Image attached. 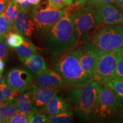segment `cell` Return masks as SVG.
Segmentation results:
<instances>
[{"label": "cell", "instance_id": "obj_10", "mask_svg": "<svg viewBox=\"0 0 123 123\" xmlns=\"http://www.w3.org/2000/svg\"><path fill=\"white\" fill-rule=\"evenodd\" d=\"M29 90L34 107L39 112L44 110L47 103L58 92V88L39 87L35 84L31 85Z\"/></svg>", "mask_w": 123, "mask_h": 123}, {"label": "cell", "instance_id": "obj_12", "mask_svg": "<svg viewBox=\"0 0 123 123\" xmlns=\"http://www.w3.org/2000/svg\"><path fill=\"white\" fill-rule=\"evenodd\" d=\"M97 10L103 24L108 25L123 24V13L113 4L106 5Z\"/></svg>", "mask_w": 123, "mask_h": 123}, {"label": "cell", "instance_id": "obj_8", "mask_svg": "<svg viewBox=\"0 0 123 123\" xmlns=\"http://www.w3.org/2000/svg\"><path fill=\"white\" fill-rule=\"evenodd\" d=\"M67 7L56 9L48 5L45 7H35L31 14L35 29L41 33H48L50 29L63 16Z\"/></svg>", "mask_w": 123, "mask_h": 123}, {"label": "cell", "instance_id": "obj_37", "mask_svg": "<svg viewBox=\"0 0 123 123\" xmlns=\"http://www.w3.org/2000/svg\"><path fill=\"white\" fill-rule=\"evenodd\" d=\"M88 0H73V3L74 2L77 5H84Z\"/></svg>", "mask_w": 123, "mask_h": 123}, {"label": "cell", "instance_id": "obj_6", "mask_svg": "<svg viewBox=\"0 0 123 123\" xmlns=\"http://www.w3.org/2000/svg\"><path fill=\"white\" fill-rule=\"evenodd\" d=\"M100 84V89L94 119L98 121L112 120L123 104L114 91L107 84Z\"/></svg>", "mask_w": 123, "mask_h": 123}, {"label": "cell", "instance_id": "obj_15", "mask_svg": "<svg viewBox=\"0 0 123 123\" xmlns=\"http://www.w3.org/2000/svg\"><path fill=\"white\" fill-rule=\"evenodd\" d=\"M70 104L61 97L55 95L50 100L44 108V112L47 116H54L64 111L70 110Z\"/></svg>", "mask_w": 123, "mask_h": 123}, {"label": "cell", "instance_id": "obj_22", "mask_svg": "<svg viewBox=\"0 0 123 123\" xmlns=\"http://www.w3.org/2000/svg\"><path fill=\"white\" fill-rule=\"evenodd\" d=\"M19 11V5L17 1L16 0H9L4 12L7 19L13 24Z\"/></svg>", "mask_w": 123, "mask_h": 123}, {"label": "cell", "instance_id": "obj_31", "mask_svg": "<svg viewBox=\"0 0 123 123\" xmlns=\"http://www.w3.org/2000/svg\"><path fill=\"white\" fill-rule=\"evenodd\" d=\"M113 78L123 79V57L121 58L117 64Z\"/></svg>", "mask_w": 123, "mask_h": 123}, {"label": "cell", "instance_id": "obj_35", "mask_svg": "<svg viewBox=\"0 0 123 123\" xmlns=\"http://www.w3.org/2000/svg\"><path fill=\"white\" fill-rule=\"evenodd\" d=\"M9 0H0V14L5 11Z\"/></svg>", "mask_w": 123, "mask_h": 123}, {"label": "cell", "instance_id": "obj_20", "mask_svg": "<svg viewBox=\"0 0 123 123\" xmlns=\"http://www.w3.org/2000/svg\"><path fill=\"white\" fill-rule=\"evenodd\" d=\"M17 112H18V109L16 99L9 100L0 105V113L4 117L5 123H7L9 119Z\"/></svg>", "mask_w": 123, "mask_h": 123}, {"label": "cell", "instance_id": "obj_4", "mask_svg": "<svg viewBox=\"0 0 123 123\" xmlns=\"http://www.w3.org/2000/svg\"><path fill=\"white\" fill-rule=\"evenodd\" d=\"M123 47V26L114 25L99 29L85 40L83 49L91 50L100 55Z\"/></svg>", "mask_w": 123, "mask_h": 123}, {"label": "cell", "instance_id": "obj_19", "mask_svg": "<svg viewBox=\"0 0 123 123\" xmlns=\"http://www.w3.org/2000/svg\"><path fill=\"white\" fill-rule=\"evenodd\" d=\"M19 91L14 90L6 82L5 78H3L0 84V105L9 100L17 99L21 95Z\"/></svg>", "mask_w": 123, "mask_h": 123}, {"label": "cell", "instance_id": "obj_27", "mask_svg": "<svg viewBox=\"0 0 123 123\" xmlns=\"http://www.w3.org/2000/svg\"><path fill=\"white\" fill-rule=\"evenodd\" d=\"M115 0H88L84 5L92 8L98 9L106 5L112 4Z\"/></svg>", "mask_w": 123, "mask_h": 123}, {"label": "cell", "instance_id": "obj_18", "mask_svg": "<svg viewBox=\"0 0 123 123\" xmlns=\"http://www.w3.org/2000/svg\"><path fill=\"white\" fill-rule=\"evenodd\" d=\"M18 59L21 62L37 54V49L35 46L29 39L24 38L22 43L16 48Z\"/></svg>", "mask_w": 123, "mask_h": 123}, {"label": "cell", "instance_id": "obj_40", "mask_svg": "<svg viewBox=\"0 0 123 123\" xmlns=\"http://www.w3.org/2000/svg\"><path fill=\"white\" fill-rule=\"evenodd\" d=\"M5 123V120L4 117H3V116L0 113V123Z\"/></svg>", "mask_w": 123, "mask_h": 123}, {"label": "cell", "instance_id": "obj_24", "mask_svg": "<svg viewBox=\"0 0 123 123\" xmlns=\"http://www.w3.org/2000/svg\"><path fill=\"white\" fill-rule=\"evenodd\" d=\"M116 93L123 104V79L113 78L107 83Z\"/></svg>", "mask_w": 123, "mask_h": 123}, {"label": "cell", "instance_id": "obj_17", "mask_svg": "<svg viewBox=\"0 0 123 123\" xmlns=\"http://www.w3.org/2000/svg\"><path fill=\"white\" fill-rule=\"evenodd\" d=\"M18 112L28 117L35 112H39L34 107L29 92H22L16 99Z\"/></svg>", "mask_w": 123, "mask_h": 123}, {"label": "cell", "instance_id": "obj_30", "mask_svg": "<svg viewBox=\"0 0 123 123\" xmlns=\"http://www.w3.org/2000/svg\"><path fill=\"white\" fill-rule=\"evenodd\" d=\"M0 26L5 27L10 31H12L13 29V24L7 19L6 17L5 12L0 14Z\"/></svg>", "mask_w": 123, "mask_h": 123}, {"label": "cell", "instance_id": "obj_11", "mask_svg": "<svg viewBox=\"0 0 123 123\" xmlns=\"http://www.w3.org/2000/svg\"><path fill=\"white\" fill-rule=\"evenodd\" d=\"M35 29L33 19L29 15L28 10H25L19 6V11L13 22L14 31L26 37L33 34Z\"/></svg>", "mask_w": 123, "mask_h": 123}, {"label": "cell", "instance_id": "obj_23", "mask_svg": "<svg viewBox=\"0 0 123 123\" xmlns=\"http://www.w3.org/2000/svg\"><path fill=\"white\" fill-rule=\"evenodd\" d=\"M24 38L25 37L22 34H20L15 31H10L6 35L5 40L9 47L13 49H16L22 43Z\"/></svg>", "mask_w": 123, "mask_h": 123}, {"label": "cell", "instance_id": "obj_7", "mask_svg": "<svg viewBox=\"0 0 123 123\" xmlns=\"http://www.w3.org/2000/svg\"><path fill=\"white\" fill-rule=\"evenodd\" d=\"M123 57V47L99 55L93 80L104 84L113 79L117 66Z\"/></svg>", "mask_w": 123, "mask_h": 123}, {"label": "cell", "instance_id": "obj_26", "mask_svg": "<svg viewBox=\"0 0 123 123\" xmlns=\"http://www.w3.org/2000/svg\"><path fill=\"white\" fill-rule=\"evenodd\" d=\"M50 6L56 9H61L73 4V0H47Z\"/></svg>", "mask_w": 123, "mask_h": 123}, {"label": "cell", "instance_id": "obj_16", "mask_svg": "<svg viewBox=\"0 0 123 123\" xmlns=\"http://www.w3.org/2000/svg\"><path fill=\"white\" fill-rule=\"evenodd\" d=\"M22 63L35 75L42 74L48 70L44 59L41 55L38 54L25 61Z\"/></svg>", "mask_w": 123, "mask_h": 123}, {"label": "cell", "instance_id": "obj_13", "mask_svg": "<svg viewBox=\"0 0 123 123\" xmlns=\"http://www.w3.org/2000/svg\"><path fill=\"white\" fill-rule=\"evenodd\" d=\"M34 84L39 87L59 88L64 87L66 83L62 76L56 71L50 70L38 75Z\"/></svg>", "mask_w": 123, "mask_h": 123}, {"label": "cell", "instance_id": "obj_25", "mask_svg": "<svg viewBox=\"0 0 123 123\" xmlns=\"http://www.w3.org/2000/svg\"><path fill=\"white\" fill-rule=\"evenodd\" d=\"M29 123H49V118L44 113L40 112H35L28 116Z\"/></svg>", "mask_w": 123, "mask_h": 123}, {"label": "cell", "instance_id": "obj_33", "mask_svg": "<svg viewBox=\"0 0 123 123\" xmlns=\"http://www.w3.org/2000/svg\"><path fill=\"white\" fill-rule=\"evenodd\" d=\"M11 31L5 27L0 26V38H6L9 33Z\"/></svg>", "mask_w": 123, "mask_h": 123}, {"label": "cell", "instance_id": "obj_38", "mask_svg": "<svg viewBox=\"0 0 123 123\" xmlns=\"http://www.w3.org/2000/svg\"><path fill=\"white\" fill-rule=\"evenodd\" d=\"M5 68V62L2 59H0V75H2Z\"/></svg>", "mask_w": 123, "mask_h": 123}, {"label": "cell", "instance_id": "obj_29", "mask_svg": "<svg viewBox=\"0 0 123 123\" xmlns=\"http://www.w3.org/2000/svg\"><path fill=\"white\" fill-rule=\"evenodd\" d=\"M6 38H0V59L4 60L6 58L8 50Z\"/></svg>", "mask_w": 123, "mask_h": 123}, {"label": "cell", "instance_id": "obj_41", "mask_svg": "<svg viewBox=\"0 0 123 123\" xmlns=\"http://www.w3.org/2000/svg\"><path fill=\"white\" fill-rule=\"evenodd\" d=\"M16 1H17V2L19 4H21V3L24 2V1H26V0H16Z\"/></svg>", "mask_w": 123, "mask_h": 123}, {"label": "cell", "instance_id": "obj_3", "mask_svg": "<svg viewBox=\"0 0 123 123\" xmlns=\"http://www.w3.org/2000/svg\"><path fill=\"white\" fill-rule=\"evenodd\" d=\"M100 84L93 80L84 87L71 89L69 98L77 116L86 121L94 120Z\"/></svg>", "mask_w": 123, "mask_h": 123}, {"label": "cell", "instance_id": "obj_1", "mask_svg": "<svg viewBox=\"0 0 123 123\" xmlns=\"http://www.w3.org/2000/svg\"><path fill=\"white\" fill-rule=\"evenodd\" d=\"M76 5L73 3L68 6L63 16L47 33V49L50 54L58 55L65 51L78 41L71 19L72 12Z\"/></svg>", "mask_w": 123, "mask_h": 123}, {"label": "cell", "instance_id": "obj_34", "mask_svg": "<svg viewBox=\"0 0 123 123\" xmlns=\"http://www.w3.org/2000/svg\"><path fill=\"white\" fill-rule=\"evenodd\" d=\"M31 6H33V5H31L30 4V2H29L28 0H26V1H24V2H23L22 3H21V4H19V6L21 7L22 8L24 9L25 10H29V9L31 7Z\"/></svg>", "mask_w": 123, "mask_h": 123}, {"label": "cell", "instance_id": "obj_14", "mask_svg": "<svg viewBox=\"0 0 123 123\" xmlns=\"http://www.w3.org/2000/svg\"><path fill=\"white\" fill-rule=\"evenodd\" d=\"M80 57V63L83 70L93 77L99 55L89 49H83Z\"/></svg>", "mask_w": 123, "mask_h": 123}, {"label": "cell", "instance_id": "obj_2", "mask_svg": "<svg viewBox=\"0 0 123 123\" xmlns=\"http://www.w3.org/2000/svg\"><path fill=\"white\" fill-rule=\"evenodd\" d=\"M83 52L76 49L62 55L55 63L54 69L63 78L66 86L77 88L84 87L93 80V77L83 70L80 57Z\"/></svg>", "mask_w": 123, "mask_h": 123}, {"label": "cell", "instance_id": "obj_32", "mask_svg": "<svg viewBox=\"0 0 123 123\" xmlns=\"http://www.w3.org/2000/svg\"><path fill=\"white\" fill-rule=\"evenodd\" d=\"M112 120L113 121H116V122L123 123V105L120 107L114 118Z\"/></svg>", "mask_w": 123, "mask_h": 123}, {"label": "cell", "instance_id": "obj_5", "mask_svg": "<svg viewBox=\"0 0 123 123\" xmlns=\"http://www.w3.org/2000/svg\"><path fill=\"white\" fill-rule=\"evenodd\" d=\"M71 19L78 40L85 41L101 24L98 10L85 5H76Z\"/></svg>", "mask_w": 123, "mask_h": 123}, {"label": "cell", "instance_id": "obj_36", "mask_svg": "<svg viewBox=\"0 0 123 123\" xmlns=\"http://www.w3.org/2000/svg\"><path fill=\"white\" fill-rule=\"evenodd\" d=\"M123 13V0H115L112 3Z\"/></svg>", "mask_w": 123, "mask_h": 123}, {"label": "cell", "instance_id": "obj_39", "mask_svg": "<svg viewBox=\"0 0 123 123\" xmlns=\"http://www.w3.org/2000/svg\"><path fill=\"white\" fill-rule=\"evenodd\" d=\"M41 0H28V1L33 6L38 5L41 2Z\"/></svg>", "mask_w": 123, "mask_h": 123}, {"label": "cell", "instance_id": "obj_21", "mask_svg": "<svg viewBox=\"0 0 123 123\" xmlns=\"http://www.w3.org/2000/svg\"><path fill=\"white\" fill-rule=\"evenodd\" d=\"M49 123H70L73 122L74 113L70 110L60 112L54 116L49 117Z\"/></svg>", "mask_w": 123, "mask_h": 123}, {"label": "cell", "instance_id": "obj_28", "mask_svg": "<svg viewBox=\"0 0 123 123\" xmlns=\"http://www.w3.org/2000/svg\"><path fill=\"white\" fill-rule=\"evenodd\" d=\"M8 123H28V117L19 112H17L15 114L9 119L7 121Z\"/></svg>", "mask_w": 123, "mask_h": 123}, {"label": "cell", "instance_id": "obj_9", "mask_svg": "<svg viewBox=\"0 0 123 123\" xmlns=\"http://www.w3.org/2000/svg\"><path fill=\"white\" fill-rule=\"evenodd\" d=\"M5 79L10 87L22 93L30 88L34 76L26 69L14 67L8 71L5 76Z\"/></svg>", "mask_w": 123, "mask_h": 123}, {"label": "cell", "instance_id": "obj_42", "mask_svg": "<svg viewBox=\"0 0 123 123\" xmlns=\"http://www.w3.org/2000/svg\"><path fill=\"white\" fill-rule=\"evenodd\" d=\"M2 75H0V84L1 83V82H2Z\"/></svg>", "mask_w": 123, "mask_h": 123}]
</instances>
